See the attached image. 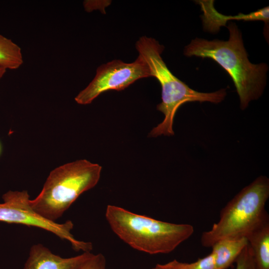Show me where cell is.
<instances>
[{
  "label": "cell",
  "mask_w": 269,
  "mask_h": 269,
  "mask_svg": "<svg viewBox=\"0 0 269 269\" xmlns=\"http://www.w3.org/2000/svg\"><path fill=\"white\" fill-rule=\"evenodd\" d=\"M227 27L229 31L227 41L195 38L185 46L184 54L212 59L223 68L231 77L239 96L240 107L244 110L251 101L262 95L268 66L264 63H252L236 24L229 22Z\"/></svg>",
  "instance_id": "cell-1"
},
{
  "label": "cell",
  "mask_w": 269,
  "mask_h": 269,
  "mask_svg": "<svg viewBox=\"0 0 269 269\" xmlns=\"http://www.w3.org/2000/svg\"><path fill=\"white\" fill-rule=\"evenodd\" d=\"M106 219L112 231L129 246L150 255L168 254L190 238L193 227L175 224L109 205Z\"/></svg>",
  "instance_id": "cell-2"
},
{
  "label": "cell",
  "mask_w": 269,
  "mask_h": 269,
  "mask_svg": "<svg viewBox=\"0 0 269 269\" xmlns=\"http://www.w3.org/2000/svg\"><path fill=\"white\" fill-rule=\"evenodd\" d=\"M135 47L139 55L147 63L151 77H155L161 87L162 102L157 105V110L164 114V118L152 129L149 136L174 135L173 120L177 110L182 104L191 102L217 104L225 98L227 92L225 89L212 93L200 92L190 88L175 77L161 57L164 46L155 39L142 36L136 42Z\"/></svg>",
  "instance_id": "cell-3"
},
{
  "label": "cell",
  "mask_w": 269,
  "mask_h": 269,
  "mask_svg": "<svg viewBox=\"0 0 269 269\" xmlns=\"http://www.w3.org/2000/svg\"><path fill=\"white\" fill-rule=\"evenodd\" d=\"M101 170L99 164L86 159L60 166L51 171L30 205L41 217L55 222L80 195L97 185Z\"/></svg>",
  "instance_id": "cell-4"
},
{
  "label": "cell",
  "mask_w": 269,
  "mask_h": 269,
  "mask_svg": "<svg viewBox=\"0 0 269 269\" xmlns=\"http://www.w3.org/2000/svg\"><path fill=\"white\" fill-rule=\"evenodd\" d=\"M269 197V180L260 176L238 193L222 209L219 221L204 232L201 243L211 247L225 238L247 237L253 230L269 220L265 209Z\"/></svg>",
  "instance_id": "cell-5"
},
{
  "label": "cell",
  "mask_w": 269,
  "mask_h": 269,
  "mask_svg": "<svg viewBox=\"0 0 269 269\" xmlns=\"http://www.w3.org/2000/svg\"><path fill=\"white\" fill-rule=\"evenodd\" d=\"M0 203V221L19 224L44 229L61 239L68 241L75 251L87 252L91 247L90 242L78 240L71 231L73 223L68 220L63 223L49 221L36 213L29 203V195L26 190H9L2 196Z\"/></svg>",
  "instance_id": "cell-6"
},
{
  "label": "cell",
  "mask_w": 269,
  "mask_h": 269,
  "mask_svg": "<svg viewBox=\"0 0 269 269\" xmlns=\"http://www.w3.org/2000/svg\"><path fill=\"white\" fill-rule=\"evenodd\" d=\"M151 77L149 67L139 55L132 63L114 60L99 66L93 80L75 98L80 105H87L102 93L110 90L121 91L135 81Z\"/></svg>",
  "instance_id": "cell-7"
},
{
  "label": "cell",
  "mask_w": 269,
  "mask_h": 269,
  "mask_svg": "<svg viewBox=\"0 0 269 269\" xmlns=\"http://www.w3.org/2000/svg\"><path fill=\"white\" fill-rule=\"evenodd\" d=\"M93 254L91 252H83L80 255L65 258L38 244L31 247L23 269H77Z\"/></svg>",
  "instance_id": "cell-8"
},
{
  "label": "cell",
  "mask_w": 269,
  "mask_h": 269,
  "mask_svg": "<svg viewBox=\"0 0 269 269\" xmlns=\"http://www.w3.org/2000/svg\"><path fill=\"white\" fill-rule=\"evenodd\" d=\"M203 11L201 16L204 30L210 32H218L221 27L226 26L228 21L243 20L244 21L262 20L269 22V6L249 14L239 13L237 15H225L218 12L214 7V0H198Z\"/></svg>",
  "instance_id": "cell-9"
},
{
  "label": "cell",
  "mask_w": 269,
  "mask_h": 269,
  "mask_svg": "<svg viewBox=\"0 0 269 269\" xmlns=\"http://www.w3.org/2000/svg\"><path fill=\"white\" fill-rule=\"evenodd\" d=\"M248 244L246 237L225 238L216 242L211 248L218 268H230Z\"/></svg>",
  "instance_id": "cell-10"
},
{
  "label": "cell",
  "mask_w": 269,
  "mask_h": 269,
  "mask_svg": "<svg viewBox=\"0 0 269 269\" xmlns=\"http://www.w3.org/2000/svg\"><path fill=\"white\" fill-rule=\"evenodd\" d=\"M256 269H269V220L253 230L247 237Z\"/></svg>",
  "instance_id": "cell-11"
},
{
  "label": "cell",
  "mask_w": 269,
  "mask_h": 269,
  "mask_svg": "<svg viewBox=\"0 0 269 269\" xmlns=\"http://www.w3.org/2000/svg\"><path fill=\"white\" fill-rule=\"evenodd\" d=\"M21 48L11 39L0 34V67L15 70L23 64Z\"/></svg>",
  "instance_id": "cell-12"
},
{
  "label": "cell",
  "mask_w": 269,
  "mask_h": 269,
  "mask_svg": "<svg viewBox=\"0 0 269 269\" xmlns=\"http://www.w3.org/2000/svg\"><path fill=\"white\" fill-rule=\"evenodd\" d=\"M236 269H256L253 253L249 244L237 258Z\"/></svg>",
  "instance_id": "cell-13"
},
{
  "label": "cell",
  "mask_w": 269,
  "mask_h": 269,
  "mask_svg": "<svg viewBox=\"0 0 269 269\" xmlns=\"http://www.w3.org/2000/svg\"><path fill=\"white\" fill-rule=\"evenodd\" d=\"M185 269H219L216 265L215 257L212 253L198 259L196 261L185 263Z\"/></svg>",
  "instance_id": "cell-14"
},
{
  "label": "cell",
  "mask_w": 269,
  "mask_h": 269,
  "mask_svg": "<svg viewBox=\"0 0 269 269\" xmlns=\"http://www.w3.org/2000/svg\"><path fill=\"white\" fill-rule=\"evenodd\" d=\"M77 269H106V260L101 254H93Z\"/></svg>",
  "instance_id": "cell-15"
},
{
  "label": "cell",
  "mask_w": 269,
  "mask_h": 269,
  "mask_svg": "<svg viewBox=\"0 0 269 269\" xmlns=\"http://www.w3.org/2000/svg\"><path fill=\"white\" fill-rule=\"evenodd\" d=\"M151 269H185V263L175 259L165 264H157Z\"/></svg>",
  "instance_id": "cell-16"
},
{
  "label": "cell",
  "mask_w": 269,
  "mask_h": 269,
  "mask_svg": "<svg viewBox=\"0 0 269 269\" xmlns=\"http://www.w3.org/2000/svg\"><path fill=\"white\" fill-rule=\"evenodd\" d=\"M6 70L3 68L0 67V80L2 78V77L5 74Z\"/></svg>",
  "instance_id": "cell-17"
},
{
  "label": "cell",
  "mask_w": 269,
  "mask_h": 269,
  "mask_svg": "<svg viewBox=\"0 0 269 269\" xmlns=\"http://www.w3.org/2000/svg\"><path fill=\"white\" fill-rule=\"evenodd\" d=\"M1 152H2V145H1V142L0 141V156L1 154Z\"/></svg>",
  "instance_id": "cell-18"
}]
</instances>
